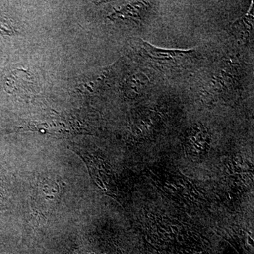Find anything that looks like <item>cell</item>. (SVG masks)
I'll use <instances>...</instances> for the list:
<instances>
[{
  "mask_svg": "<svg viewBox=\"0 0 254 254\" xmlns=\"http://www.w3.org/2000/svg\"><path fill=\"white\" fill-rule=\"evenodd\" d=\"M5 90L11 94L29 96L34 82L31 73L24 70L16 69L11 71L5 79Z\"/></svg>",
  "mask_w": 254,
  "mask_h": 254,
  "instance_id": "obj_1",
  "label": "cell"
},
{
  "mask_svg": "<svg viewBox=\"0 0 254 254\" xmlns=\"http://www.w3.org/2000/svg\"><path fill=\"white\" fill-rule=\"evenodd\" d=\"M15 33L12 23L7 18L0 14V35L12 36Z\"/></svg>",
  "mask_w": 254,
  "mask_h": 254,
  "instance_id": "obj_2",
  "label": "cell"
}]
</instances>
